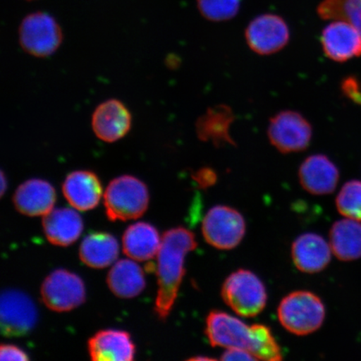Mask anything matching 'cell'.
Returning <instances> with one entry per match:
<instances>
[{
	"mask_svg": "<svg viewBox=\"0 0 361 361\" xmlns=\"http://www.w3.org/2000/svg\"><path fill=\"white\" fill-rule=\"evenodd\" d=\"M205 334L214 347L237 348L250 352L257 360H282V352L270 329L264 324L247 326L223 311L207 316Z\"/></svg>",
	"mask_w": 361,
	"mask_h": 361,
	"instance_id": "obj_1",
	"label": "cell"
},
{
	"mask_svg": "<svg viewBox=\"0 0 361 361\" xmlns=\"http://www.w3.org/2000/svg\"><path fill=\"white\" fill-rule=\"evenodd\" d=\"M197 246L195 234L179 227L164 233L157 254L158 291L155 312L161 320L169 317L185 274V257Z\"/></svg>",
	"mask_w": 361,
	"mask_h": 361,
	"instance_id": "obj_2",
	"label": "cell"
},
{
	"mask_svg": "<svg viewBox=\"0 0 361 361\" xmlns=\"http://www.w3.org/2000/svg\"><path fill=\"white\" fill-rule=\"evenodd\" d=\"M148 203L146 184L130 175L113 179L104 194L106 216L113 222L141 218L147 209Z\"/></svg>",
	"mask_w": 361,
	"mask_h": 361,
	"instance_id": "obj_3",
	"label": "cell"
},
{
	"mask_svg": "<svg viewBox=\"0 0 361 361\" xmlns=\"http://www.w3.org/2000/svg\"><path fill=\"white\" fill-rule=\"evenodd\" d=\"M279 322L288 332L306 336L322 326L326 309L322 300L309 291H295L283 298L278 308Z\"/></svg>",
	"mask_w": 361,
	"mask_h": 361,
	"instance_id": "obj_4",
	"label": "cell"
},
{
	"mask_svg": "<svg viewBox=\"0 0 361 361\" xmlns=\"http://www.w3.org/2000/svg\"><path fill=\"white\" fill-rule=\"evenodd\" d=\"M222 297L228 306L242 317H255L264 310L267 303V292L256 274L238 269L226 279Z\"/></svg>",
	"mask_w": 361,
	"mask_h": 361,
	"instance_id": "obj_5",
	"label": "cell"
},
{
	"mask_svg": "<svg viewBox=\"0 0 361 361\" xmlns=\"http://www.w3.org/2000/svg\"><path fill=\"white\" fill-rule=\"evenodd\" d=\"M19 36L21 48L37 58L52 56L63 42L60 25L51 15L44 12L27 16L21 22Z\"/></svg>",
	"mask_w": 361,
	"mask_h": 361,
	"instance_id": "obj_6",
	"label": "cell"
},
{
	"mask_svg": "<svg viewBox=\"0 0 361 361\" xmlns=\"http://www.w3.org/2000/svg\"><path fill=\"white\" fill-rule=\"evenodd\" d=\"M202 232L211 246L222 250H232L245 235V220L232 207L215 206L203 219Z\"/></svg>",
	"mask_w": 361,
	"mask_h": 361,
	"instance_id": "obj_7",
	"label": "cell"
},
{
	"mask_svg": "<svg viewBox=\"0 0 361 361\" xmlns=\"http://www.w3.org/2000/svg\"><path fill=\"white\" fill-rule=\"evenodd\" d=\"M312 135L309 121L295 111H281L269 121V142L283 154L305 151L310 146Z\"/></svg>",
	"mask_w": 361,
	"mask_h": 361,
	"instance_id": "obj_8",
	"label": "cell"
},
{
	"mask_svg": "<svg viewBox=\"0 0 361 361\" xmlns=\"http://www.w3.org/2000/svg\"><path fill=\"white\" fill-rule=\"evenodd\" d=\"M42 298L44 304L56 312L74 310L85 300L84 283L78 275L57 269L44 279Z\"/></svg>",
	"mask_w": 361,
	"mask_h": 361,
	"instance_id": "obj_9",
	"label": "cell"
},
{
	"mask_svg": "<svg viewBox=\"0 0 361 361\" xmlns=\"http://www.w3.org/2000/svg\"><path fill=\"white\" fill-rule=\"evenodd\" d=\"M290 32L281 16L266 13L256 17L245 31L248 47L260 56L281 51L290 42Z\"/></svg>",
	"mask_w": 361,
	"mask_h": 361,
	"instance_id": "obj_10",
	"label": "cell"
},
{
	"mask_svg": "<svg viewBox=\"0 0 361 361\" xmlns=\"http://www.w3.org/2000/svg\"><path fill=\"white\" fill-rule=\"evenodd\" d=\"M1 332L4 336L26 335L37 322V310L25 293L18 290L4 291L1 295Z\"/></svg>",
	"mask_w": 361,
	"mask_h": 361,
	"instance_id": "obj_11",
	"label": "cell"
},
{
	"mask_svg": "<svg viewBox=\"0 0 361 361\" xmlns=\"http://www.w3.org/2000/svg\"><path fill=\"white\" fill-rule=\"evenodd\" d=\"M133 117L123 102L116 99L103 102L94 111L92 128L101 141L113 143L123 139L132 128Z\"/></svg>",
	"mask_w": 361,
	"mask_h": 361,
	"instance_id": "obj_12",
	"label": "cell"
},
{
	"mask_svg": "<svg viewBox=\"0 0 361 361\" xmlns=\"http://www.w3.org/2000/svg\"><path fill=\"white\" fill-rule=\"evenodd\" d=\"M322 44L324 55L336 62H346L361 56V35L349 23L336 20L323 30Z\"/></svg>",
	"mask_w": 361,
	"mask_h": 361,
	"instance_id": "obj_13",
	"label": "cell"
},
{
	"mask_svg": "<svg viewBox=\"0 0 361 361\" xmlns=\"http://www.w3.org/2000/svg\"><path fill=\"white\" fill-rule=\"evenodd\" d=\"M299 179L305 191L313 195H327L335 191L340 171L327 156L311 155L301 164Z\"/></svg>",
	"mask_w": 361,
	"mask_h": 361,
	"instance_id": "obj_14",
	"label": "cell"
},
{
	"mask_svg": "<svg viewBox=\"0 0 361 361\" xmlns=\"http://www.w3.org/2000/svg\"><path fill=\"white\" fill-rule=\"evenodd\" d=\"M56 192L52 185L42 179L25 180L16 189L13 203L22 214L44 216L53 210Z\"/></svg>",
	"mask_w": 361,
	"mask_h": 361,
	"instance_id": "obj_15",
	"label": "cell"
},
{
	"mask_svg": "<svg viewBox=\"0 0 361 361\" xmlns=\"http://www.w3.org/2000/svg\"><path fill=\"white\" fill-rule=\"evenodd\" d=\"M331 247L316 233H305L292 245V259L301 272L314 274L326 269L331 260Z\"/></svg>",
	"mask_w": 361,
	"mask_h": 361,
	"instance_id": "obj_16",
	"label": "cell"
},
{
	"mask_svg": "<svg viewBox=\"0 0 361 361\" xmlns=\"http://www.w3.org/2000/svg\"><path fill=\"white\" fill-rule=\"evenodd\" d=\"M88 350L94 361H130L135 347L128 332L106 329L90 338Z\"/></svg>",
	"mask_w": 361,
	"mask_h": 361,
	"instance_id": "obj_17",
	"label": "cell"
},
{
	"mask_svg": "<svg viewBox=\"0 0 361 361\" xmlns=\"http://www.w3.org/2000/svg\"><path fill=\"white\" fill-rule=\"evenodd\" d=\"M63 193L70 204L80 211H88L98 205L102 195L100 179L93 171H75L63 183Z\"/></svg>",
	"mask_w": 361,
	"mask_h": 361,
	"instance_id": "obj_18",
	"label": "cell"
},
{
	"mask_svg": "<svg viewBox=\"0 0 361 361\" xmlns=\"http://www.w3.org/2000/svg\"><path fill=\"white\" fill-rule=\"evenodd\" d=\"M43 228L49 243L57 246H69L83 231V221L71 209H53L44 216Z\"/></svg>",
	"mask_w": 361,
	"mask_h": 361,
	"instance_id": "obj_19",
	"label": "cell"
},
{
	"mask_svg": "<svg viewBox=\"0 0 361 361\" xmlns=\"http://www.w3.org/2000/svg\"><path fill=\"white\" fill-rule=\"evenodd\" d=\"M234 121L233 112L227 106H216L207 109L196 123L198 138L216 147L233 145L230 128Z\"/></svg>",
	"mask_w": 361,
	"mask_h": 361,
	"instance_id": "obj_20",
	"label": "cell"
},
{
	"mask_svg": "<svg viewBox=\"0 0 361 361\" xmlns=\"http://www.w3.org/2000/svg\"><path fill=\"white\" fill-rule=\"evenodd\" d=\"M123 251L130 259L150 260L159 252L161 239L156 228L147 223L130 225L123 235Z\"/></svg>",
	"mask_w": 361,
	"mask_h": 361,
	"instance_id": "obj_21",
	"label": "cell"
},
{
	"mask_svg": "<svg viewBox=\"0 0 361 361\" xmlns=\"http://www.w3.org/2000/svg\"><path fill=\"white\" fill-rule=\"evenodd\" d=\"M329 245L338 259L345 262L361 258V224L346 219L333 224L329 231Z\"/></svg>",
	"mask_w": 361,
	"mask_h": 361,
	"instance_id": "obj_22",
	"label": "cell"
},
{
	"mask_svg": "<svg viewBox=\"0 0 361 361\" xmlns=\"http://www.w3.org/2000/svg\"><path fill=\"white\" fill-rule=\"evenodd\" d=\"M107 283L114 295L125 299L137 296L146 287L142 269L130 259L116 262L108 274Z\"/></svg>",
	"mask_w": 361,
	"mask_h": 361,
	"instance_id": "obj_23",
	"label": "cell"
},
{
	"mask_svg": "<svg viewBox=\"0 0 361 361\" xmlns=\"http://www.w3.org/2000/svg\"><path fill=\"white\" fill-rule=\"evenodd\" d=\"M119 245L109 233H92L85 237L80 247V258L93 269H104L118 258Z\"/></svg>",
	"mask_w": 361,
	"mask_h": 361,
	"instance_id": "obj_24",
	"label": "cell"
},
{
	"mask_svg": "<svg viewBox=\"0 0 361 361\" xmlns=\"http://www.w3.org/2000/svg\"><path fill=\"white\" fill-rule=\"evenodd\" d=\"M317 11L324 20L349 23L361 35V0H324Z\"/></svg>",
	"mask_w": 361,
	"mask_h": 361,
	"instance_id": "obj_25",
	"label": "cell"
},
{
	"mask_svg": "<svg viewBox=\"0 0 361 361\" xmlns=\"http://www.w3.org/2000/svg\"><path fill=\"white\" fill-rule=\"evenodd\" d=\"M336 204L338 213L346 219L361 222V182H347L338 192Z\"/></svg>",
	"mask_w": 361,
	"mask_h": 361,
	"instance_id": "obj_26",
	"label": "cell"
},
{
	"mask_svg": "<svg viewBox=\"0 0 361 361\" xmlns=\"http://www.w3.org/2000/svg\"><path fill=\"white\" fill-rule=\"evenodd\" d=\"M241 0H197L202 16L211 21H226L235 17L240 8Z\"/></svg>",
	"mask_w": 361,
	"mask_h": 361,
	"instance_id": "obj_27",
	"label": "cell"
},
{
	"mask_svg": "<svg viewBox=\"0 0 361 361\" xmlns=\"http://www.w3.org/2000/svg\"><path fill=\"white\" fill-rule=\"evenodd\" d=\"M342 93L357 105L361 106V85L354 76H348L341 82Z\"/></svg>",
	"mask_w": 361,
	"mask_h": 361,
	"instance_id": "obj_28",
	"label": "cell"
},
{
	"mask_svg": "<svg viewBox=\"0 0 361 361\" xmlns=\"http://www.w3.org/2000/svg\"><path fill=\"white\" fill-rule=\"evenodd\" d=\"M193 179L197 186L202 189L213 187L218 180V176L214 169L210 168H202L194 173Z\"/></svg>",
	"mask_w": 361,
	"mask_h": 361,
	"instance_id": "obj_29",
	"label": "cell"
},
{
	"mask_svg": "<svg viewBox=\"0 0 361 361\" xmlns=\"http://www.w3.org/2000/svg\"><path fill=\"white\" fill-rule=\"evenodd\" d=\"M0 360H28V355L19 347L13 345H2L0 347Z\"/></svg>",
	"mask_w": 361,
	"mask_h": 361,
	"instance_id": "obj_30",
	"label": "cell"
},
{
	"mask_svg": "<svg viewBox=\"0 0 361 361\" xmlns=\"http://www.w3.org/2000/svg\"><path fill=\"white\" fill-rule=\"evenodd\" d=\"M222 360H256L254 355L245 350L229 348L224 352L221 357Z\"/></svg>",
	"mask_w": 361,
	"mask_h": 361,
	"instance_id": "obj_31",
	"label": "cell"
},
{
	"mask_svg": "<svg viewBox=\"0 0 361 361\" xmlns=\"http://www.w3.org/2000/svg\"><path fill=\"white\" fill-rule=\"evenodd\" d=\"M7 188V180L6 177H4V173H1V196L4 195V192H6V189Z\"/></svg>",
	"mask_w": 361,
	"mask_h": 361,
	"instance_id": "obj_32",
	"label": "cell"
}]
</instances>
